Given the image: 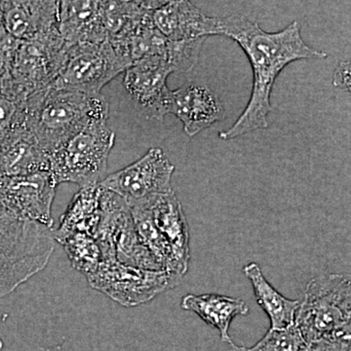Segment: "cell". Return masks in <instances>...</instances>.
<instances>
[{"mask_svg": "<svg viewBox=\"0 0 351 351\" xmlns=\"http://www.w3.org/2000/svg\"><path fill=\"white\" fill-rule=\"evenodd\" d=\"M215 36H226L239 44L250 61L254 75L250 100L244 112L230 128L219 133L223 141L267 128L272 88L289 64L328 57L326 52L307 45L297 21L282 31L267 32L244 16H226L216 18Z\"/></svg>", "mask_w": 351, "mask_h": 351, "instance_id": "cell-1", "label": "cell"}, {"mask_svg": "<svg viewBox=\"0 0 351 351\" xmlns=\"http://www.w3.org/2000/svg\"><path fill=\"white\" fill-rule=\"evenodd\" d=\"M108 117L103 95L53 86L32 95L24 105V126L48 156L89 124Z\"/></svg>", "mask_w": 351, "mask_h": 351, "instance_id": "cell-2", "label": "cell"}, {"mask_svg": "<svg viewBox=\"0 0 351 351\" xmlns=\"http://www.w3.org/2000/svg\"><path fill=\"white\" fill-rule=\"evenodd\" d=\"M294 325L306 345L351 338V279L343 274L315 277L307 283Z\"/></svg>", "mask_w": 351, "mask_h": 351, "instance_id": "cell-3", "label": "cell"}, {"mask_svg": "<svg viewBox=\"0 0 351 351\" xmlns=\"http://www.w3.org/2000/svg\"><path fill=\"white\" fill-rule=\"evenodd\" d=\"M114 142L107 120L93 122L49 154L50 173L58 184L73 182L82 189L99 184Z\"/></svg>", "mask_w": 351, "mask_h": 351, "instance_id": "cell-4", "label": "cell"}, {"mask_svg": "<svg viewBox=\"0 0 351 351\" xmlns=\"http://www.w3.org/2000/svg\"><path fill=\"white\" fill-rule=\"evenodd\" d=\"M86 278L95 290L125 307L147 304L182 280V276L165 270L137 269L114 258L101 261L98 269Z\"/></svg>", "mask_w": 351, "mask_h": 351, "instance_id": "cell-5", "label": "cell"}, {"mask_svg": "<svg viewBox=\"0 0 351 351\" xmlns=\"http://www.w3.org/2000/svg\"><path fill=\"white\" fill-rule=\"evenodd\" d=\"M130 64L117 54L108 40L69 47L66 61L51 86L87 95L101 94L108 82Z\"/></svg>", "mask_w": 351, "mask_h": 351, "instance_id": "cell-6", "label": "cell"}, {"mask_svg": "<svg viewBox=\"0 0 351 351\" xmlns=\"http://www.w3.org/2000/svg\"><path fill=\"white\" fill-rule=\"evenodd\" d=\"M175 166L159 147H152L144 156L123 169L104 178L99 184L125 201L127 205L172 193Z\"/></svg>", "mask_w": 351, "mask_h": 351, "instance_id": "cell-7", "label": "cell"}, {"mask_svg": "<svg viewBox=\"0 0 351 351\" xmlns=\"http://www.w3.org/2000/svg\"><path fill=\"white\" fill-rule=\"evenodd\" d=\"M50 171L0 179V200L21 219L52 228V205L57 186Z\"/></svg>", "mask_w": 351, "mask_h": 351, "instance_id": "cell-8", "label": "cell"}, {"mask_svg": "<svg viewBox=\"0 0 351 351\" xmlns=\"http://www.w3.org/2000/svg\"><path fill=\"white\" fill-rule=\"evenodd\" d=\"M174 73L164 56H149L127 69L123 78L126 91L152 119L163 120L169 114L172 91L167 80Z\"/></svg>", "mask_w": 351, "mask_h": 351, "instance_id": "cell-9", "label": "cell"}, {"mask_svg": "<svg viewBox=\"0 0 351 351\" xmlns=\"http://www.w3.org/2000/svg\"><path fill=\"white\" fill-rule=\"evenodd\" d=\"M2 27L18 41L58 32L59 1H0Z\"/></svg>", "mask_w": 351, "mask_h": 351, "instance_id": "cell-10", "label": "cell"}, {"mask_svg": "<svg viewBox=\"0 0 351 351\" xmlns=\"http://www.w3.org/2000/svg\"><path fill=\"white\" fill-rule=\"evenodd\" d=\"M170 113L181 120L189 137H195L225 117V108L210 88L189 84L172 91Z\"/></svg>", "mask_w": 351, "mask_h": 351, "instance_id": "cell-11", "label": "cell"}, {"mask_svg": "<svg viewBox=\"0 0 351 351\" xmlns=\"http://www.w3.org/2000/svg\"><path fill=\"white\" fill-rule=\"evenodd\" d=\"M152 23L170 41L204 40L216 32V18L204 15L189 1H164L152 13Z\"/></svg>", "mask_w": 351, "mask_h": 351, "instance_id": "cell-12", "label": "cell"}, {"mask_svg": "<svg viewBox=\"0 0 351 351\" xmlns=\"http://www.w3.org/2000/svg\"><path fill=\"white\" fill-rule=\"evenodd\" d=\"M149 207L157 230L172 250L178 274L184 277L191 261V237L181 202L172 191L152 197Z\"/></svg>", "mask_w": 351, "mask_h": 351, "instance_id": "cell-13", "label": "cell"}, {"mask_svg": "<svg viewBox=\"0 0 351 351\" xmlns=\"http://www.w3.org/2000/svg\"><path fill=\"white\" fill-rule=\"evenodd\" d=\"M58 32L69 47L107 40L100 1H59Z\"/></svg>", "mask_w": 351, "mask_h": 351, "instance_id": "cell-14", "label": "cell"}, {"mask_svg": "<svg viewBox=\"0 0 351 351\" xmlns=\"http://www.w3.org/2000/svg\"><path fill=\"white\" fill-rule=\"evenodd\" d=\"M46 170L48 156L24 125L0 132V179Z\"/></svg>", "mask_w": 351, "mask_h": 351, "instance_id": "cell-15", "label": "cell"}, {"mask_svg": "<svg viewBox=\"0 0 351 351\" xmlns=\"http://www.w3.org/2000/svg\"><path fill=\"white\" fill-rule=\"evenodd\" d=\"M181 306L184 311L197 314L210 326L217 328L221 341L230 346L233 343L228 332L232 320L249 313L243 300L217 294H189L182 298Z\"/></svg>", "mask_w": 351, "mask_h": 351, "instance_id": "cell-16", "label": "cell"}, {"mask_svg": "<svg viewBox=\"0 0 351 351\" xmlns=\"http://www.w3.org/2000/svg\"><path fill=\"white\" fill-rule=\"evenodd\" d=\"M101 195L99 184L80 189L62 215L59 228L53 230L54 239L60 243L73 233H85L95 239L101 221Z\"/></svg>", "mask_w": 351, "mask_h": 351, "instance_id": "cell-17", "label": "cell"}, {"mask_svg": "<svg viewBox=\"0 0 351 351\" xmlns=\"http://www.w3.org/2000/svg\"><path fill=\"white\" fill-rule=\"evenodd\" d=\"M243 271L251 281L258 306L269 317L270 329H286L294 325L300 301L289 300L276 290L263 276L258 263L245 265Z\"/></svg>", "mask_w": 351, "mask_h": 351, "instance_id": "cell-18", "label": "cell"}, {"mask_svg": "<svg viewBox=\"0 0 351 351\" xmlns=\"http://www.w3.org/2000/svg\"><path fill=\"white\" fill-rule=\"evenodd\" d=\"M60 244L63 245L73 267L86 277L93 274L103 261L98 242L85 233L69 235Z\"/></svg>", "mask_w": 351, "mask_h": 351, "instance_id": "cell-19", "label": "cell"}, {"mask_svg": "<svg viewBox=\"0 0 351 351\" xmlns=\"http://www.w3.org/2000/svg\"><path fill=\"white\" fill-rule=\"evenodd\" d=\"M232 351H307V345L295 325L286 329H270L252 348L232 346Z\"/></svg>", "mask_w": 351, "mask_h": 351, "instance_id": "cell-20", "label": "cell"}, {"mask_svg": "<svg viewBox=\"0 0 351 351\" xmlns=\"http://www.w3.org/2000/svg\"><path fill=\"white\" fill-rule=\"evenodd\" d=\"M204 40H168L165 57L174 73H186L197 63L201 46Z\"/></svg>", "mask_w": 351, "mask_h": 351, "instance_id": "cell-21", "label": "cell"}, {"mask_svg": "<svg viewBox=\"0 0 351 351\" xmlns=\"http://www.w3.org/2000/svg\"><path fill=\"white\" fill-rule=\"evenodd\" d=\"M36 276L24 265L0 258V300Z\"/></svg>", "mask_w": 351, "mask_h": 351, "instance_id": "cell-22", "label": "cell"}, {"mask_svg": "<svg viewBox=\"0 0 351 351\" xmlns=\"http://www.w3.org/2000/svg\"><path fill=\"white\" fill-rule=\"evenodd\" d=\"M350 62H343L335 71L332 84L335 87L343 88L350 91Z\"/></svg>", "mask_w": 351, "mask_h": 351, "instance_id": "cell-23", "label": "cell"}, {"mask_svg": "<svg viewBox=\"0 0 351 351\" xmlns=\"http://www.w3.org/2000/svg\"><path fill=\"white\" fill-rule=\"evenodd\" d=\"M2 350H3V341L0 339V351H2Z\"/></svg>", "mask_w": 351, "mask_h": 351, "instance_id": "cell-24", "label": "cell"}, {"mask_svg": "<svg viewBox=\"0 0 351 351\" xmlns=\"http://www.w3.org/2000/svg\"><path fill=\"white\" fill-rule=\"evenodd\" d=\"M1 9H0V25H1Z\"/></svg>", "mask_w": 351, "mask_h": 351, "instance_id": "cell-25", "label": "cell"}]
</instances>
